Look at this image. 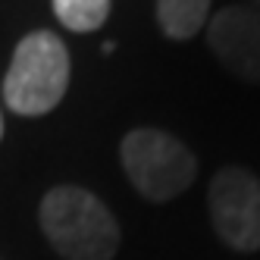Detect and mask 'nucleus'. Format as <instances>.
Segmentation results:
<instances>
[{"mask_svg":"<svg viewBox=\"0 0 260 260\" xmlns=\"http://www.w3.org/2000/svg\"><path fill=\"white\" fill-rule=\"evenodd\" d=\"M207 210L216 235L232 251H260V179L241 166H226L210 179Z\"/></svg>","mask_w":260,"mask_h":260,"instance_id":"obj_4","label":"nucleus"},{"mask_svg":"<svg viewBox=\"0 0 260 260\" xmlns=\"http://www.w3.org/2000/svg\"><path fill=\"white\" fill-rule=\"evenodd\" d=\"M213 57L241 82L260 85V13L251 7H222L207 25Z\"/></svg>","mask_w":260,"mask_h":260,"instance_id":"obj_5","label":"nucleus"},{"mask_svg":"<svg viewBox=\"0 0 260 260\" xmlns=\"http://www.w3.org/2000/svg\"><path fill=\"white\" fill-rule=\"evenodd\" d=\"M69 50L60 35L28 31L16 44L4 79V101L19 116H44L57 110L69 88Z\"/></svg>","mask_w":260,"mask_h":260,"instance_id":"obj_2","label":"nucleus"},{"mask_svg":"<svg viewBox=\"0 0 260 260\" xmlns=\"http://www.w3.org/2000/svg\"><path fill=\"white\" fill-rule=\"evenodd\" d=\"M41 229L63 260H113L119 251V222L107 204L79 185H57L41 201Z\"/></svg>","mask_w":260,"mask_h":260,"instance_id":"obj_1","label":"nucleus"},{"mask_svg":"<svg viewBox=\"0 0 260 260\" xmlns=\"http://www.w3.org/2000/svg\"><path fill=\"white\" fill-rule=\"evenodd\" d=\"M210 0H157V22L166 38L188 41L207 25Z\"/></svg>","mask_w":260,"mask_h":260,"instance_id":"obj_6","label":"nucleus"},{"mask_svg":"<svg viewBox=\"0 0 260 260\" xmlns=\"http://www.w3.org/2000/svg\"><path fill=\"white\" fill-rule=\"evenodd\" d=\"M0 138H4V116H0Z\"/></svg>","mask_w":260,"mask_h":260,"instance_id":"obj_8","label":"nucleus"},{"mask_svg":"<svg viewBox=\"0 0 260 260\" xmlns=\"http://www.w3.org/2000/svg\"><path fill=\"white\" fill-rule=\"evenodd\" d=\"M119 160L135 191L154 204L182 194L198 173L194 154L176 135L160 128H132L122 138Z\"/></svg>","mask_w":260,"mask_h":260,"instance_id":"obj_3","label":"nucleus"},{"mask_svg":"<svg viewBox=\"0 0 260 260\" xmlns=\"http://www.w3.org/2000/svg\"><path fill=\"white\" fill-rule=\"evenodd\" d=\"M53 13L69 31H94L107 22L110 0H53Z\"/></svg>","mask_w":260,"mask_h":260,"instance_id":"obj_7","label":"nucleus"}]
</instances>
